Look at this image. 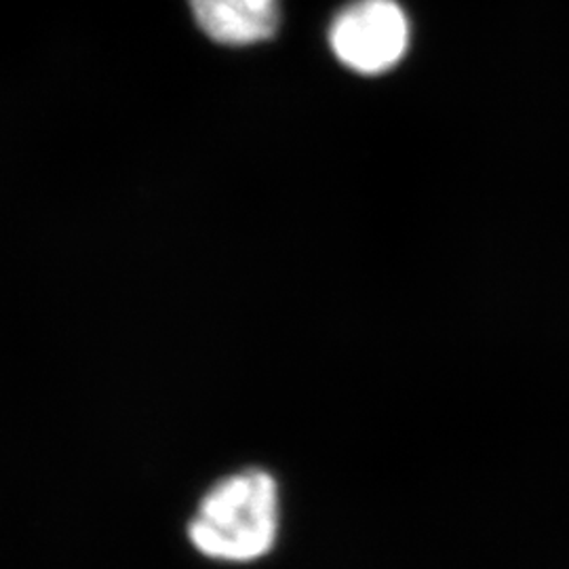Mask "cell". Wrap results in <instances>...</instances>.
Segmentation results:
<instances>
[{
    "mask_svg": "<svg viewBox=\"0 0 569 569\" xmlns=\"http://www.w3.org/2000/svg\"><path fill=\"white\" fill-rule=\"evenodd\" d=\"M281 528L277 479L244 468L207 489L188 523V540L207 559L251 563L274 549Z\"/></svg>",
    "mask_w": 569,
    "mask_h": 569,
    "instance_id": "6da1fadb",
    "label": "cell"
},
{
    "mask_svg": "<svg viewBox=\"0 0 569 569\" xmlns=\"http://www.w3.org/2000/svg\"><path fill=\"white\" fill-rule=\"evenodd\" d=\"M336 58L359 74H382L403 60L409 21L397 0H355L329 30Z\"/></svg>",
    "mask_w": 569,
    "mask_h": 569,
    "instance_id": "7a4b0ae2",
    "label": "cell"
},
{
    "mask_svg": "<svg viewBox=\"0 0 569 569\" xmlns=\"http://www.w3.org/2000/svg\"><path fill=\"white\" fill-rule=\"evenodd\" d=\"M204 34L222 44H256L274 37L279 0H190Z\"/></svg>",
    "mask_w": 569,
    "mask_h": 569,
    "instance_id": "3957f363",
    "label": "cell"
}]
</instances>
